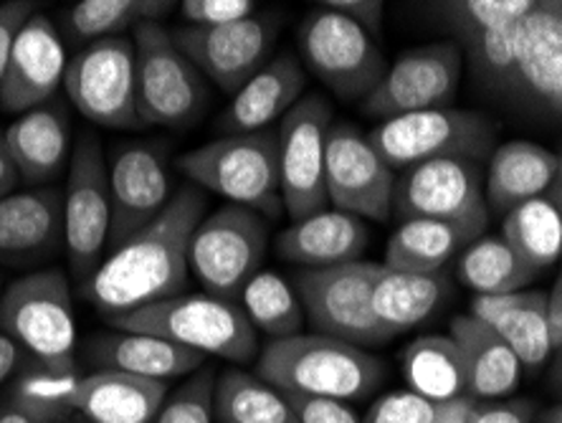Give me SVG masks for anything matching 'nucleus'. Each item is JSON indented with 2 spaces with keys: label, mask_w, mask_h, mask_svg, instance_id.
I'll return each instance as SVG.
<instances>
[{
  "label": "nucleus",
  "mask_w": 562,
  "mask_h": 423,
  "mask_svg": "<svg viewBox=\"0 0 562 423\" xmlns=\"http://www.w3.org/2000/svg\"><path fill=\"white\" fill-rule=\"evenodd\" d=\"M205 193L195 186L176 190L153 223L112 248L81 285L85 300L106 320L153 302L186 294L190 277V238L205 219Z\"/></svg>",
  "instance_id": "f257e3e1"
},
{
  "label": "nucleus",
  "mask_w": 562,
  "mask_h": 423,
  "mask_svg": "<svg viewBox=\"0 0 562 423\" xmlns=\"http://www.w3.org/2000/svg\"><path fill=\"white\" fill-rule=\"evenodd\" d=\"M256 376L286 396L366 401L385 380V365L366 347L327 335L271 339L256 360Z\"/></svg>",
  "instance_id": "f03ea898"
},
{
  "label": "nucleus",
  "mask_w": 562,
  "mask_h": 423,
  "mask_svg": "<svg viewBox=\"0 0 562 423\" xmlns=\"http://www.w3.org/2000/svg\"><path fill=\"white\" fill-rule=\"evenodd\" d=\"M0 333L48 376L77 378V320L64 271L41 269L13 281L0 294Z\"/></svg>",
  "instance_id": "7ed1b4c3"
},
{
  "label": "nucleus",
  "mask_w": 562,
  "mask_h": 423,
  "mask_svg": "<svg viewBox=\"0 0 562 423\" xmlns=\"http://www.w3.org/2000/svg\"><path fill=\"white\" fill-rule=\"evenodd\" d=\"M122 333H145L170 339L188 350L213 358L246 363L259 353V333L241 304L213 294H178L112 318Z\"/></svg>",
  "instance_id": "20e7f679"
},
{
  "label": "nucleus",
  "mask_w": 562,
  "mask_h": 423,
  "mask_svg": "<svg viewBox=\"0 0 562 423\" xmlns=\"http://www.w3.org/2000/svg\"><path fill=\"white\" fill-rule=\"evenodd\" d=\"M178 168L190 186L211 190L234 205L277 219L284 211L279 190L277 130L221 135L186 153Z\"/></svg>",
  "instance_id": "39448f33"
},
{
  "label": "nucleus",
  "mask_w": 562,
  "mask_h": 423,
  "mask_svg": "<svg viewBox=\"0 0 562 423\" xmlns=\"http://www.w3.org/2000/svg\"><path fill=\"white\" fill-rule=\"evenodd\" d=\"M137 114L150 127H190L209 104V85L195 64L180 52L172 31L145 23L135 31Z\"/></svg>",
  "instance_id": "423d86ee"
},
{
  "label": "nucleus",
  "mask_w": 562,
  "mask_h": 423,
  "mask_svg": "<svg viewBox=\"0 0 562 423\" xmlns=\"http://www.w3.org/2000/svg\"><path fill=\"white\" fill-rule=\"evenodd\" d=\"M269 248V223L244 205H223L198 223L190 238V274L205 294L236 302L261 271Z\"/></svg>",
  "instance_id": "0eeeda50"
},
{
  "label": "nucleus",
  "mask_w": 562,
  "mask_h": 423,
  "mask_svg": "<svg viewBox=\"0 0 562 423\" xmlns=\"http://www.w3.org/2000/svg\"><path fill=\"white\" fill-rule=\"evenodd\" d=\"M368 137L393 170L441 157L479 163L494 153V124L482 114L453 107L383 120Z\"/></svg>",
  "instance_id": "6e6552de"
},
{
  "label": "nucleus",
  "mask_w": 562,
  "mask_h": 423,
  "mask_svg": "<svg viewBox=\"0 0 562 423\" xmlns=\"http://www.w3.org/2000/svg\"><path fill=\"white\" fill-rule=\"evenodd\" d=\"M383 264L350 261L325 269H300L294 289L317 335H327L358 347L385 343L373 312V287Z\"/></svg>",
  "instance_id": "1a4fd4ad"
},
{
  "label": "nucleus",
  "mask_w": 562,
  "mask_h": 423,
  "mask_svg": "<svg viewBox=\"0 0 562 423\" xmlns=\"http://www.w3.org/2000/svg\"><path fill=\"white\" fill-rule=\"evenodd\" d=\"M302 62L337 97L366 99L387 71L378 41L345 15L317 5L296 29Z\"/></svg>",
  "instance_id": "9d476101"
},
{
  "label": "nucleus",
  "mask_w": 562,
  "mask_h": 423,
  "mask_svg": "<svg viewBox=\"0 0 562 423\" xmlns=\"http://www.w3.org/2000/svg\"><path fill=\"white\" fill-rule=\"evenodd\" d=\"M110 229V168L94 132H85L74 145L64 188V246L71 274L81 285L104 261Z\"/></svg>",
  "instance_id": "9b49d317"
},
{
  "label": "nucleus",
  "mask_w": 562,
  "mask_h": 423,
  "mask_svg": "<svg viewBox=\"0 0 562 423\" xmlns=\"http://www.w3.org/2000/svg\"><path fill=\"white\" fill-rule=\"evenodd\" d=\"M66 97L81 118L106 130L143 127L137 114V69L132 38L87 44L66 66Z\"/></svg>",
  "instance_id": "f8f14e48"
},
{
  "label": "nucleus",
  "mask_w": 562,
  "mask_h": 423,
  "mask_svg": "<svg viewBox=\"0 0 562 423\" xmlns=\"http://www.w3.org/2000/svg\"><path fill=\"white\" fill-rule=\"evenodd\" d=\"M333 127V104L322 94H304L277 127L279 190L292 221L329 209L325 160Z\"/></svg>",
  "instance_id": "ddd939ff"
},
{
  "label": "nucleus",
  "mask_w": 562,
  "mask_h": 423,
  "mask_svg": "<svg viewBox=\"0 0 562 423\" xmlns=\"http://www.w3.org/2000/svg\"><path fill=\"white\" fill-rule=\"evenodd\" d=\"M393 215L398 221L431 219L486 231V209L482 170L476 163L459 157L418 163L395 180Z\"/></svg>",
  "instance_id": "4468645a"
},
{
  "label": "nucleus",
  "mask_w": 562,
  "mask_h": 423,
  "mask_svg": "<svg viewBox=\"0 0 562 423\" xmlns=\"http://www.w3.org/2000/svg\"><path fill=\"white\" fill-rule=\"evenodd\" d=\"M279 29V13L259 11L228 26L176 29L172 38L205 79L213 81L223 94L234 97L256 71L274 59L271 52H274Z\"/></svg>",
  "instance_id": "2eb2a0df"
},
{
  "label": "nucleus",
  "mask_w": 562,
  "mask_h": 423,
  "mask_svg": "<svg viewBox=\"0 0 562 423\" xmlns=\"http://www.w3.org/2000/svg\"><path fill=\"white\" fill-rule=\"evenodd\" d=\"M325 180L329 205L362 221H387L393 215L395 170L350 122H333L327 135Z\"/></svg>",
  "instance_id": "dca6fc26"
},
{
  "label": "nucleus",
  "mask_w": 562,
  "mask_h": 423,
  "mask_svg": "<svg viewBox=\"0 0 562 423\" xmlns=\"http://www.w3.org/2000/svg\"><path fill=\"white\" fill-rule=\"evenodd\" d=\"M464 56L457 44H428L401 54L380 79V85L362 99V110L373 118L441 110L457 97Z\"/></svg>",
  "instance_id": "f3484780"
},
{
  "label": "nucleus",
  "mask_w": 562,
  "mask_h": 423,
  "mask_svg": "<svg viewBox=\"0 0 562 423\" xmlns=\"http://www.w3.org/2000/svg\"><path fill=\"white\" fill-rule=\"evenodd\" d=\"M112 229L106 248H117L153 223L170 203V172L165 147L155 143H122L110 165Z\"/></svg>",
  "instance_id": "a211bd4d"
},
{
  "label": "nucleus",
  "mask_w": 562,
  "mask_h": 423,
  "mask_svg": "<svg viewBox=\"0 0 562 423\" xmlns=\"http://www.w3.org/2000/svg\"><path fill=\"white\" fill-rule=\"evenodd\" d=\"M66 59L64 41L46 13H33L15 38L8 69L0 85V110L26 114L56 99L64 87Z\"/></svg>",
  "instance_id": "6ab92c4d"
},
{
  "label": "nucleus",
  "mask_w": 562,
  "mask_h": 423,
  "mask_svg": "<svg viewBox=\"0 0 562 423\" xmlns=\"http://www.w3.org/2000/svg\"><path fill=\"white\" fill-rule=\"evenodd\" d=\"M64 244V190H15L0 201V264L33 267Z\"/></svg>",
  "instance_id": "aec40b11"
},
{
  "label": "nucleus",
  "mask_w": 562,
  "mask_h": 423,
  "mask_svg": "<svg viewBox=\"0 0 562 423\" xmlns=\"http://www.w3.org/2000/svg\"><path fill=\"white\" fill-rule=\"evenodd\" d=\"M168 398V383L117 370H94L64 388L66 409L92 423H153Z\"/></svg>",
  "instance_id": "412c9836"
},
{
  "label": "nucleus",
  "mask_w": 562,
  "mask_h": 423,
  "mask_svg": "<svg viewBox=\"0 0 562 423\" xmlns=\"http://www.w3.org/2000/svg\"><path fill=\"white\" fill-rule=\"evenodd\" d=\"M307 89V69L294 54H279L231 97L216 127L223 135H249L271 130L300 102Z\"/></svg>",
  "instance_id": "4be33fe9"
},
{
  "label": "nucleus",
  "mask_w": 562,
  "mask_h": 423,
  "mask_svg": "<svg viewBox=\"0 0 562 423\" xmlns=\"http://www.w3.org/2000/svg\"><path fill=\"white\" fill-rule=\"evenodd\" d=\"M562 118V0H535L517 29V85Z\"/></svg>",
  "instance_id": "5701e85b"
},
{
  "label": "nucleus",
  "mask_w": 562,
  "mask_h": 423,
  "mask_svg": "<svg viewBox=\"0 0 562 423\" xmlns=\"http://www.w3.org/2000/svg\"><path fill=\"white\" fill-rule=\"evenodd\" d=\"M370 244V231L358 215L325 209L292 221L277 238V254L302 269H325L360 261Z\"/></svg>",
  "instance_id": "b1692460"
},
{
  "label": "nucleus",
  "mask_w": 562,
  "mask_h": 423,
  "mask_svg": "<svg viewBox=\"0 0 562 423\" xmlns=\"http://www.w3.org/2000/svg\"><path fill=\"white\" fill-rule=\"evenodd\" d=\"M3 132L21 180L38 186L69 170L74 153L71 120L59 99L19 114V120Z\"/></svg>",
  "instance_id": "393cba45"
},
{
  "label": "nucleus",
  "mask_w": 562,
  "mask_h": 423,
  "mask_svg": "<svg viewBox=\"0 0 562 423\" xmlns=\"http://www.w3.org/2000/svg\"><path fill=\"white\" fill-rule=\"evenodd\" d=\"M87 360L97 365V370H117L127 376L160 380L193 376L205 365V355L180 347L170 339L145 335V333H112L97 335L85 347Z\"/></svg>",
  "instance_id": "a878e982"
},
{
  "label": "nucleus",
  "mask_w": 562,
  "mask_h": 423,
  "mask_svg": "<svg viewBox=\"0 0 562 423\" xmlns=\"http://www.w3.org/2000/svg\"><path fill=\"white\" fill-rule=\"evenodd\" d=\"M469 314L492 327L525 368H540L555 353L550 335L548 292L522 289L512 294L474 297Z\"/></svg>",
  "instance_id": "bb28decb"
},
{
  "label": "nucleus",
  "mask_w": 562,
  "mask_h": 423,
  "mask_svg": "<svg viewBox=\"0 0 562 423\" xmlns=\"http://www.w3.org/2000/svg\"><path fill=\"white\" fill-rule=\"evenodd\" d=\"M449 335L464 355L471 398L504 401L517 391L525 365L492 327H486L471 314H459L451 320Z\"/></svg>",
  "instance_id": "cd10ccee"
},
{
  "label": "nucleus",
  "mask_w": 562,
  "mask_h": 423,
  "mask_svg": "<svg viewBox=\"0 0 562 423\" xmlns=\"http://www.w3.org/2000/svg\"><path fill=\"white\" fill-rule=\"evenodd\" d=\"M558 178V155L548 147L512 140L494 147L486 170L484 198L494 211H512L532 198H540Z\"/></svg>",
  "instance_id": "c85d7f7f"
},
{
  "label": "nucleus",
  "mask_w": 562,
  "mask_h": 423,
  "mask_svg": "<svg viewBox=\"0 0 562 423\" xmlns=\"http://www.w3.org/2000/svg\"><path fill=\"white\" fill-rule=\"evenodd\" d=\"M449 292V281L441 271L416 274L391 267H380L373 287V312L380 330L391 339L408 333L428 320Z\"/></svg>",
  "instance_id": "c756f323"
},
{
  "label": "nucleus",
  "mask_w": 562,
  "mask_h": 423,
  "mask_svg": "<svg viewBox=\"0 0 562 423\" xmlns=\"http://www.w3.org/2000/svg\"><path fill=\"white\" fill-rule=\"evenodd\" d=\"M484 236V231L461 223L411 219L401 221L385 246V267L416 274H438L451 256Z\"/></svg>",
  "instance_id": "7c9ffc66"
},
{
  "label": "nucleus",
  "mask_w": 562,
  "mask_h": 423,
  "mask_svg": "<svg viewBox=\"0 0 562 423\" xmlns=\"http://www.w3.org/2000/svg\"><path fill=\"white\" fill-rule=\"evenodd\" d=\"M403 378L408 391L428 398L431 403H446L469 396L467 363L451 335L416 337L403 350Z\"/></svg>",
  "instance_id": "2f4dec72"
},
{
  "label": "nucleus",
  "mask_w": 562,
  "mask_h": 423,
  "mask_svg": "<svg viewBox=\"0 0 562 423\" xmlns=\"http://www.w3.org/2000/svg\"><path fill=\"white\" fill-rule=\"evenodd\" d=\"M213 411L216 423H296L289 396L241 368L218 372Z\"/></svg>",
  "instance_id": "473e14b6"
},
{
  "label": "nucleus",
  "mask_w": 562,
  "mask_h": 423,
  "mask_svg": "<svg viewBox=\"0 0 562 423\" xmlns=\"http://www.w3.org/2000/svg\"><path fill=\"white\" fill-rule=\"evenodd\" d=\"M457 277L476 297L522 292L537 274L502 236H479L459 254Z\"/></svg>",
  "instance_id": "72a5a7b5"
},
{
  "label": "nucleus",
  "mask_w": 562,
  "mask_h": 423,
  "mask_svg": "<svg viewBox=\"0 0 562 423\" xmlns=\"http://www.w3.org/2000/svg\"><path fill=\"white\" fill-rule=\"evenodd\" d=\"M502 238L535 274L562 259V219L548 196L532 198L507 213Z\"/></svg>",
  "instance_id": "f704fd0d"
},
{
  "label": "nucleus",
  "mask_w": 562,
  "mask_h": 423,
  "mask_svg": "<svg viewBox=\"0 0 562 423\" xmlns=\"http://www.w3.org/2000/svg\"><path fill=\"white\" fill-rule=\"evenodd\" d=\"M178 3L172 0H81L66 13V29L74 38L104 41L122 38L145 23H160Z\"/></svg>",
  "instance_id": "c9c22d12"
},
{
  "label": "nucleus",
  "mask_w": 562,
  "mask_h": 423,
  "mask_svg": "<svg viewBox=\"0 0 562 423\" xmlns=\"http://www.w3.org/2000/svg\"><path fill=\"white\" fill-rule=\"evenodd\" d=\"M238 302H241V310L256 333L269 335L271 339L302 335L307 314H304L300 294H296L294 285H289L277 271L261 269L246 285Z\"/></svg>",
  "instance_id": "e433bc0d"
},
{
  "label": "nucleus",
  "mask_w": 562,
  "mask_h": 423,
  "mask_svg": "<svg viewBox=\"0 0 562 423\" xmlns=\"http://www.w3.org/2000/svg\"><path fill=\"white\" fill-rule=\"evenodd\" d=\"M71 378L29 370L0 398V423H64L71 411L64 403V388Z\"/></svg>",
  "instance_id": "4c0bfd02"
},
{
  "label": "nucleus",
  "mask_w": 562,
  "mask_h": 423,
  "mask_svg": "<svg viewBox=\"0 0 562 423\" xmlns=\"http://www.w3.org/2000/svg\"><path fill=\"white\" fill-rule=\"evenodd\" d=\"M535 0H449L441 3L446 21L471 41L479 33L515 26L532 11Z\"/></svg>",
  "instance_id": "58836bf2"
},
{
  "label": "nucleus",
  "mask_w": 562,
  "mask_h": 423,
  "mask_svg": "<svg viewBox=\"0 0 562 423\" xmlns=\"http://www.w3.org/2000/svg\"><path fill=\"white\" fill-rule=\"evenodd\" d=\"M218 370L203 365L183 386L168 393L153 423H216L213 393H216Z\"/></svg>",
  "instance_id": "ea45409f"
},
{
  "label": "nucleus",
  "mask_w": 562,
  "mask_h": 423,
  "mask_svg": "<svg viewBox=\"0 0 562 423\" xmlns=\"http://www.w3.org/2000/svg\"><path fill=\"white\" fill-rule=\"evenodd\" d=\"M517 29L519 23L499 31L479 33V36L467 41L476 69L494 85H517Z\"/></svg>",
  "instance_id": "a19ab883"
},
{
  "label": "nucleus",
  "mask_w": 562,
  "mask_h": 423,
  "mask_svg": "<svg viewBox=\"0 0 562 423\" xmlns=\"http://www.w3.org/2000/svg\"><path fill=\"white\" fill-rule=\"evenodd\" d=\"M436 405L413 391H391L375 398L362 423H434Z\"/></svg>",
  "instance_id": "79ce46f5"
},
{
  "label": "nucleus",
  "mask_w": 562,
  "mask_h": 423,
  "mask_svg": "<svg viewBox=\"0 0 562 423\" xmlns=\"http://www.w3.org/2000/svg\"><path fill=\"white\" fill-rule=\"evenodd\" d=\"M178 8L183 13L186 26L201 29L228 26V23L244 21L261 11V5L254 0H183Z\"/></svg>",
  "instance_id": "37998d69"
},
{
  "label": "nucleus",
  "mask_w": 562,
  "mask_h": 423,
  "mask_svg": "<svg viewBox=\"0 0 562 423\" xmlns=\"http://www.w3.org/2000/svg\"><path fill=\"white\" fill-rule=\"evenodd\" d=\"M296 423H362L350 409V403L333 401V398H302L289 396Z\"/></svg>",
  "instance_id": "c03bdc74"
},
{
  "label": "nucleus",
  "mask_w": 562,
  "mask_h": 423,
  "mask_svg": "<svg viewBox=\"0 0 562 423\" xmlns=\"http://www.w3.org/2000/svg\"><path fill=\"white\" fill-rule=\"evenodd\" d=\"M33 13H38V5L33 3V0H11V3H0V85H3L8 59H11L15 38H19L21 29L26 26Z\"/></svg>",
  "instance_id": "a18cd8bd"
},
{
  "label": "nucleus",
  "mask_w": 562,
  "mask_h": 423,
  "mask_svg": "<svg viewBox=\"0 0 562 423\" xmlns=\"http://www.w3.org/2000/svg\"><path fill=\"white\" fill-rule=\"evenodd\" d=\"M537 405L530 398L479 401L474 423H535Z\"/></svg>",
  "instance_id": "49530a36"
},
{
  "label": "nucleus",
  "mask_w": 562,
  "mask_h": 423,
  "mask_svg": "<svg viewBox=\"0 0 562 423\" xmlns=\"http://www.w3.org/2000/svg\"><path fill=\"white\" fill-rule=\"evenodd\" d=\"M319 5L345 15L347 21L358 23V26L366 29L373 38L380 36V29H383V15H385L383 0H325V3H319Z\"/></svg>",
  "instance_id": "de8ad7c7"
},
{
  "label": "nucleus",
  "mask_w": 562,
  "mask_h": 423,
  "mask_svg": "<svg viewBox=\"0 0 562 423\" xmlns=\"http://www.w3.org/2000/svg\"><path fill=\"white\" fill-rule=\"evenodd\" d=\"M476 409H479L476 398H471V396L453 398V401L436 405L434 423H474Z\"/></svg>",
  "instance_id": "09e8293b"
},
{
  "label": "nucleus",
  "mask_w": 562,
  "mask_h": 423,
  "mask_svg": "<svg viewBox=\"0 0 562 423\" xmlns=\"http://www.w3.org/2000/svg\"><path fill=\"white\" fill-rule=\"evenodd\" d=\"M19 180H21V172H19V168H15L11 151H8L5 132L0 130V201H3V198H8L11 193H15V186H19Z\"/></svg>",
  "instance_id": "8fccbe9b"
},
{
  "label": "nucleus",
  "mask_w": 562,
  "mask_h": 423,
  "mask_svg": "<svg viewBox=\"0 0 562 423\" xmlns=\"http://www.w3.org/2000/svg\"><path fill=\"white\" fill-rule=\"evenodd\" d=\"M548 318H550V335L552 345L562 347V271L558 274L555 285L548 292Z\"/></svg>",
  "instance_id": "3c124183"
},
{
  "label": "nucleus",
  "mask_w": 562,
  "mask_h": 423,
  "mask_svg": "<svg viewBox=\"0 0 562 423\" xmlns=\"http://www.w3.org/2000/svg\"><path fill=\"white\" fill-rule=\"evenodd\" d=\"M21 355H23L21 345L8 337L5 333H0V386H3L5 380L13 376L15 368H19Z\"/></svg>",
  "instance_id": "603ef678"
},
{
  "label": "nucleus",
  "mask_w": 562,
  "mask_h": 423,
  "mask_svg": "<svg viewBox=\"0 0 562 423\" xmlns=\"http://www.w3.org/2000/svg\"><path fill=\"white\" fill-rule=\"evenodd\" d=\"M555 360H552V370H550V380H552V388L562 396V347H558L555 353Z\"/></svg>",
  "instance_id": "864d4df0"
},
{
  "label": "nucleus",
  "mask_w": 562,
  "mask_h": 423,
  "mask_svg": "<svg viewBox=\"0 0 562 423\" xmlns=\"http://www.w3.org/2000/svg\"><path fill=\"white\" fill-rule=\"evenodd\" d=\"M535 423H562V403L550 405V409L537 413Z\"/></svg>",
  "instance_id": "5fc2aeb1"
},
{
  "label": "nucleus",
  "mask_w": 562,
  "mask_h": 423,
  "mask_svg": "<svg viewBox=\"0 0 562 423\" xmlns=\"http://www.w3.org/2000/svg\"><path fill=\"white\" fill-rule=\"evenodd\" d=\"M544 196H548V198H550V201L558 205V211H560V219H562V188H558V186H552V188H550V190H548V193H544Z\"/></svg>",
  "instance_id": "6e6d98bb"
},
{
  "label": "nucleus",
  "mask_w": 562,
  "mask_h": 423,
  "mask_svg": "<svg viewBox=\"0 0 562 423\" xmlns=\"http://www.w3.org/2000/svg\"><path fill=\"white\" fill-rule=\"evenodd\" d=\"M552 186L562 188V155H558V178H555V182H552Z\"/></svg>",
  "instance_id": "4d7b16f0"
},
{
  "label": "nucleus",
  "mask_w": 562,
  "mask_h": 423,
  "mask_svg": "<svg viewBox=\"0 0 562 423\" xmlns=\"http://www.w3.org/2000/svg\"><path fill=\"white\" fill-rule=\"evenodd\" d=\"M64 423H92V421H87V419H81V416H77V413H71L69 419H66Z\"/></svg>",
  "instance_id": "13d9d810"
}]
</instances>
